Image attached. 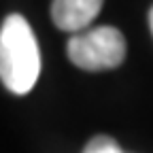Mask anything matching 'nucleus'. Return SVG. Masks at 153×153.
Segmentation results:
<instances>
[{
  "label": "nucleus",
  "instance_id": "5",
  "mask_svg": "<svg viewBox=\"0 0 153 153\" xmlns=\"http://www.w3.org/2000/svg\"><path fill=\"white\" fill-rule=\"evenodd\" d=\"M149 28H151V34H153V7L149 11Z\"/></svg>",
  "mask_w": 153,
  "mask_h": 153
},
{
  "label": "nucleus",
  "instance_id": "3",
  "mask_svg": "<svg viewBox=\"0 0 153 153\" xmlns=\"http://www.w3.org/2000/svg\"><path fill=\"white\" fill-rule=\"evenodd\" d=\"M104 0H53L51 19L64 32H81L98 17Z\"/></svg>",
  "mask_w": 153,
  "mask_h": 153
},
{
  "label": "nucleus",
  "instance_id": "4",
  "mask_svg": "<svg viewBox=\"0 0 153 153\" xmlns=\"http://www.w3.org/2000/svg\"><path fill=\"white\" fill-rule=\"evenodd\" d=\"M83 153H123V151L117 145V140L111 136H94L85 145Z\"/></svg>",
  "mask_w": 153,
  "mask_h": 153
},
{
  "label": "nucleus",
  "instance_id": "2",
  "mask_svg": "<svg viewBox=\"0 0 153 153\" xmlns=\"http://www.w3.org/2000/svg\"><path fill=\"white\" fill-rule=\"evenodd\" d=\"M68 60L81 70L100 72L121 66L126 60V38L113 26L85 28L70 36L68 41Z\"/></svg>",
  "mask_w": 153,
  "mask_h": 153
},
{
  "label": "nucleus",
  "instance_id": "1",
  "mask_svg": "<svg viewBox=\"0 0 153 153\" xmlns=\"http://www.w3.org/2000/svg\"><path fill=\"white\" fill-rule=\"evenodd\" d=\"M41 74V51L28 19L19 13L9 15L0 28V81L15 94L26 96Z\"/></svg>",
  "mask_w": 153,
  "mask_h": 153
}]
</instances>
